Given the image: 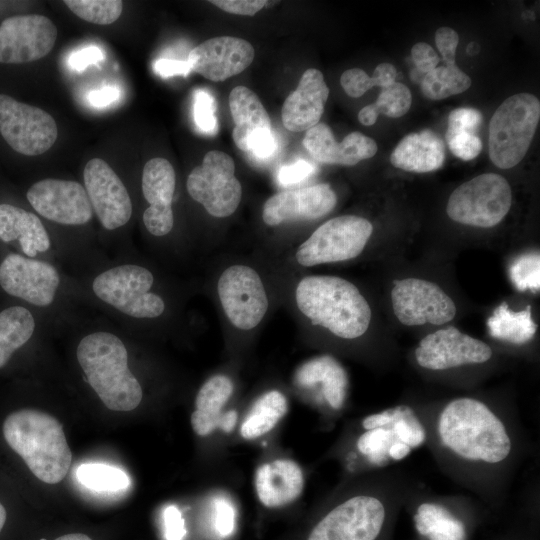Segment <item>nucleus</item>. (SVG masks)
I'll return each instance as SVG.
<instances>
[{
    "label": "nucleus",
    "instance_id": "nucleus-1",
    "mask_svg": "<svg viewBox=\"0 0 540 540\" xmlns=\"http://www.w3.org/2000/svg\"><path fill=\"white\" fill-rule=\"evenodd\" d=\"M415 411L425 428V444L450 478L485 499L506 494L523 454L513 413L471 396L453 398L433 411Z\"/></svg>",
    "mask_w": 540,
    "mask_h": 540
},
{
    "label": "nucleus",
    "instance_id": "nucleus-2",
    "mask_svg": "<svg viewBox=\"0 0 540 540\" xmlns=\"http://www.w3.org/2000/svg\"><path fill=\"white\" fill-rule=\"evenodd\" d=\"M415 490L405 474L388 468L378 470L364 489L329 510L307 540H377L393 508Z\"/></svg>",
    "mask_w": 540,
    "mask_h": 540
},
{
    "label": "nucleus",
    "instance_id": "nucleus-3",
    "mask_svg": "<svg viewBox=\"0 0 540 540\" xmlns=\"http://www.w3.org/2000/svg\"><path fill=\"white\" fill-rule=\"evenodd\" d=\"M76 358L90 387L113 411H132L141 403L143 392L128 366V351L114 333L93 331L81 338Z\"/></svg>",
    "mask_w": 540,
    "mask_h": 540
},
{
    "label": "nucleus",
    "instance_id": "nucleus-4",
    "mask_svg": "<svg viewBox=\"0 0 540 540\" xmlns=\"http://www.w3.org/2000/svg\"><path fill=\"white\" fill-rule=\"evenodd\" d=\"M3 435L42 482L57 484L67 475L72 453L62 425L54 416L36 409L17 410L5 419Z\"/></svg>",
    "mask_w": 540,
    "mask_h": 540
},
{
    "label": "nucleus",
    "instance_id": "nucleus-5",
    "mask_svg": "<svg viewBox=\"0 0 540 540\" xmlns=\"http://www.w3.org/2000/svg\"><path fill=\"white\" fill-rule=\"evenodd\" d=\"M298 309L313 325L343 339H356L368 329L371 309L351 282L328 275L304 277L295 290Z\"/></svg>",
    "mask_w": 540,
    "mask_h": 540
},
{
    "label": "nucleus",
    "instance_id": "nucleus-6",
    "mask_svg": "<svg viewBox=\"0 0 540 540\" xmlns=\"http://www.w3.org/2000/svg\"><path fill=\"white\" fill-rule=\"evenodd\" d=\"M361 427L363 431L355 441L356 451L376 471L402 461L426 442L422 421L415 409L406 404L365 416Z\"/></svg>",
    "mask_w": 540,
    "mask_h": 540
},
{
    "label": "nucleus",
    "instance_id": "nucleus-7",
    "mask_svg": "<svg viewBox=\"0 0 540 540\" xmlns=\"http://www.w3.org/2000/svg\"><path fill=\"white\" fill-rule=\"evenodd\" d=\"M540 119V102L522 92L505 99L489 123L488 152L500 169L516 166L526 155Z\"/></svg>",
    "mask_w": 540,
    "mask_h": 540
},
{
    "label": "nucleus",
    "instance_id": "nucleus-8",
    "mask_svg": "<svg viewBox=\"0 0 540 540\" xmlns=\"http://www.w3.org/2000/svg\"><path fill=\"white\" fill-rule=\"evenodd\" d=\"M152 272L137 264L108 268L92 281L94 295L119 313L134 319H153L165 311L163 298L151 291Z\"/></svg>",
    "mask_w": 540,
    "mask_h": 540
},
{
    "label": "nucleus",
    "instance_id": "nucleus-9",
    "mask_svg": "<svg viewBox=\"0 0 540 540\" xmlns=\"http://www.w3.org/2000/svg\"><path fill=\"white\" fill-rule=\"evenodd\" d=\"M512 191L499 174L484 173L458 186L447 202V214L455 222L489 228L510 210Z\"/></svg>",
    "mask_w": 540,
    "mask_h": 540
},
{
    "label": "nucleus",
    "instance_id": "nucleus-10",
    "mask_svg": "<svg viewBox=\"0 0 540 540\" xmlns=\"http://www.w3.org/2000/svg\"><path fill=\"white\" fill-rule=\"evenodd\" d=\"M373 226L370 221L355 215L332 218L319 226L295 253L296 261L304 267L353 259L365 248Z\"/></svg>",
    "mask_w": 540,
    "mask_h": 540
},
{
    "label": "nucleus",
    "instance_id": "nucleus-11",
    "mask_svg": "<svg viewBox=\"0 0 540 540\" xmlns=\"http://www.w3.org/2000/svg\"><path fill=\"white\" fill-rule=\"evenodd\" d=\"M186 187L191 198L217 218L232 215L242 198L235 163L230 155L219 150L205 154L202 164L188 175Z\"/></svg>",
    "mask_w": 540,
    "mask_h": 540
},
{
    "label": "nucleus",
    "instance_id": "nucleus-12",
    "mask_svg": "<svg viewBox=\"0 0 540 540\" xmlns=\"http://www.w3.org/2000/svg\"><path fill=\"white\" fill-rule=\"evenodd\" d=\"M0 133L14 151L37 156L53 146L58 128L43 109L0 94Z\"/></svg>",
    "mask_w": 540,
    "mask_h": 540
},
{
    "label": "nucleus",
    "instance_id": "nucleus-13",
    "mask_svg": "<svg viewBox=\"0 0 540 540\" xmlns=\"http://www.w3.org/2000/svg\"><path fill=\"white\" fill-rule=\"evenodd\" d=\"M218 296L228 320L240 330H251L264 318L269 301L257 271L246 265L225 269L217 284Z\"/></svg>",
    "mask_w": 540,
    "mask_h": 540
},
{
    "label": "nucleus",
    "instance_id": "nucleus-14",
    "mask_svg": "<svg viewBox=\"0 0 540 540\" xmlns=\"http://www.w3.org/2000/svg\"><path fill=\"white\" fill-rule=\"evenodd\" d=\"M392 307L404 325H443L456 315L454 301L435 283L419 279L395 280Z\"/></svg>",
    "mask_w": 540,
    "mask_h": 540
},
{
    "label": "nucleus",
    "instance_id": "nucleus-15",
    "mask_svg": "<svg viewBox=\"0 0 540 540\" xmlns=\"http://www.w3.org/2000/svg\"><path fill=\"white\" fill-rule=\"evenodd\" d=\"M60 282L57 268L46 261L10 253L0 263L1 288L37 307L54 302Z\"/></svg>",
    "mask_w": 540,
    "mask_h": 540
},
{
    "label": "nucleus",
    "instance_id": "nucleus-16",
    "mask_svg": "<svg viewBox=\"0 0 540 540\" xmlns=\"http://www.w3.org/2000/svg\"><path fill=\"white\" fill-rule=\"evenodd\" d=\"M485 342L450 326L425 336L414 351L417 364L430 371H445L483 364L492 357Z\"/></svg>",
    "mask_w": 540,
    "mask_h": 540
},
{
    "label": "nucleus",
    "instance_id": "nucleus-17",
    "mask_svg": "<svg viewBox=\"0 0 540 540\" xmlns=\"http://www.w3.org/2000/svg\"><path fill=\"white\" fill-rule=\"evenodd\" d=\"M58 31L48 17L16 15L0 24V63L21 64L39 60L53 48Z\"/></svg>",
    "mask_w": 540,
    "mask_h": 540
},
{
    "label": "nucleus",
    "instance_id": "nucleus-18",
    "mask_svg": "<svg viewBox=\"0 0 540 540\" xmlns=\"http://www.w3.org/2000/svg\"><path fill=\"white\" fill-rule=\"evenodd\" d=\"M27 199L39 215L61 225H84L93 215L84 186L72 180L37 181L28 189Z\"/></svg>",
    "mask_w": 540,
    "mask_h": 540
},
{
    "label": "nucleus",
    "instance_id": "nucleus-19",
    "mask_svg": "<svg viewBox=\"0 0 540 540\" xmlns=\"http://www.w3.org/2000/svg\"><path fill=\"white\" fill-rule=\"evenodd\" d=\"M83 179L93 212L101 225L107 230H115L127 224L132 215V201L111 166L103 159L92 158L84 167Z\"/></svg>",
    "mask_w": 540,
    "mask_h": 540
},
{
    "label": "nucleus",
    "instance_id": "nucleus-20",
    "mask_svg": "<svg viewBox=\"0 0 540 540\" xmlns=\"http://www.w3.org/2000/svg\"><path fill=\"white\" fill-rule=\"evenodd\" d=\"M253 46L234 36L210 38L188 55L190 69L214 82L224 81L244 71L254 60Z\"/></svg>",
    "mask_w": 540,
    "mask_h": 540
},
{
    "label": "nucleus",
    "instance_id": "nucleus-21",
    "mask_svg": "<svg viewBox=\"0 0 540 540\" xmlns=\"http://www.w3.org/2000/svg\"><path fill=\"white\" fill-rule=\"evenodd\" d=\"M336 202L335 192L325 183L284 190L266 200L262 219L268 226L297 219H318L328 214Z\"/></svg>",
    "mask_w": 540,
    "mask_h": 540
},
{
    "label": "nucleus",
    "instance_id": "nucleus-22",
    "mask_svg": "<svg viewBox=\"0 0 540 540\" xmlns=\"http://www.w3.org/2000/svg\"><path fill=\"white\" fill-rule=\"evenodd\" d=\"M302 143L315 160L325 164L353 166L377 152L376 142L360 132H351L337 143L331 128L325 123L308 129Z\"/></svg>",
    "mask_w": 540,
    "mask_h": 540
},
{
    "label": "nucleus",
    "instance_id": "nucleus-23",
    "mask_svg": "<svg viewBox=\"0 0 540 540\" xmlns=\"http://www.w3.org/2000/svg\"><path fill=\"white\" fill-rule=\"evenodd\" d=\"M329 96L323 74L315 68L307 69L297 88L285 99L281 116L286 129L292 132L307 131L319 123Z\"/></svg>",
    "mask_w": 540,
    "mask_h": 540
},
{
    "label": "nucleus",
    "instance_id": "nucleus-24",
    "mask_svg": "<svg viewBox=\"0 0 540 540\" xmlns=\"http://www.w3.org/2000/svg\"><path fill=\"white\" fill-rule=\"evenodd\" d=\"M254 484L257 497L265 507L280 508L301 495L304 474L296 461L281 458L259 466Z\"/></svg>",
    "mask_w": 540,
    "mask_h": 540
},
{
    "label": "nucleus",
    "instance_id": "nucleus-25",
    "mask_svg": "<svg viewBox=\"0 0 540 540\" xmlns=\"http://www.w3.org/2000/svg\"><path fill=\"white\" fill-rule=\"evenodd\" d=\"M233 382L225 375L209 378L199 389L195 398V410L191 414V426L198 436H208L216 428L230 432L237 420L235 411L221 413L233 393Z\"/></svg>",
    "mask_w": 540,
    "mask_h": 540
},
{
    "label": "nucleus",
    "instance_id": "nucleus-26",
    "mask_svg": "<svg viewBox=\"0 0 540 540\" xmlns=\"http://www.w3.org/2000/svg\"><path fill=\"white\" fill-rule=\"evenodd\" d=\"M295 383L303 388L321 385L322 399L335 411L344 406L348 376L342 365L332 356L323 355L303 363L295 373Z\"/></svg>",
    "mask_w": 540,
    "mask_h": 540
},
{
    "label": "nucleus",
    "instance_id": "nucleus-27",
    "mask_svg": "<svg viewBox=\"0 0 540 540\" xmlns=\"http://www.w3.org/2000/svg\"><path fill=\"white\" fill-rule=\"evenodd\" d=\"M444 160V142L430 129L406 135L390 156L394 167L415 173L437 170L442 167Z\"/></svg>",
    "mask_w": 540,
    "mask_h": 540
},
{
    "label": "nucleus",
    "instance_id": "nucleus-28",
    "mask_svg": "<svg viewBox=\"0 0 540 540\" xmlns=\"http://www.w3.org/2000/svg\"><path fill=\"white\" fill-rule=\"evenodd\" d=\"M0 240L6 243L18 240L29 258L51 247L50 236L40 218L11 204H0Z\"/></svg>",
    "mask_w": 540,
    "mask_h": 540
},
{
    "label": "nucleus",
    "instance_id": "nucleus-29",
    "mask_svg": "<svg viewBox=\"0 0 540 540\" xmlns=\"http://www.w3.org/2000/svg\"><path fill=\"white\" fill-rule=\"evenodd\" d=\"M229 107L235 124L232 137L240 150L247 151L248 141L255 134L272 130L266 109L246 86L239 85L231 90Z\"/></svg>",
    "mask_w": 540,
    "mask_h": 540
},
{
    "label": "nucleus",
    "instance_id": "nucleus-30",
    "mask_svg": "<svg viewBox=\"0 0 540 540\" xmlns=\"http://www.w3.org/2000/svg\"><path fill=\"white\" fill-rule=\"evenodd\" d=\"M416 531L428 540H466V526L444 499L426 498L413 515Z\"/></svg>",
    "mask_w": 540,
    "mask_h": 540
},
{
    "label": "nucleus",
    "instance_id": "nucleus-31",
    "mask_svg": "<svg viewBox=\"0 0 540 540\" xmlns=\"http://www.w3.org/2000/svg\"><path fill=\"white\" fill-rule=\"evenodd\" d=\"M176 175L172 164L165 158L150 159L143 168L142 193L149 208L172 210Z\"/></svg>",
    "mask_w": 540,
    "mask_h": 540
},
{
    "label": "nucleus",
    "instance_id": "nucleus-32",
    "mask_svg": "<svg viewBox=\"0 0 540 540\" xmlns=\"http://www.w3.org/2000/svg\"><path fill=\"white\" fill-rule=\"evenodd\" d=\"M288 402L278 390L261 395L253 404L240 427V434L246 440L257 439L271 431L286 415Z\"/></svg>",
    "mask_w": 540,
    "mask_h": 540
},
{
    "label": "nucleus",
    "instance_id": "nucleus-33",
    "mask_svg": "<svg viewBox=\"0 0 540 540\" xmlns=\"http://www.w3.org/2000/svg\"><path fill=\"white\" fill-rule=\"evenodd\" d=\"M35 327V318L26 307L12 306L0 311V368L31 339Z\"/></svg>",
    "mask_w": 540,
    "mask_h": 540
},
{
    "label": "nucleus",
    "instance_id": "nucleus-34",
    "mask_svg": "<svg viewBox=\"0 0 540 540\" xmlns=\"http://www.w3.org/2000/svg\"><path fill=\"white\" fill-rule=\"evenodd\" d=\"M487 328L489 335L495 339L522 345L534 337L537 324L532 319L530 306L514 312L506 302H502L488 318Z\"/></svg>",
    "mask_w": 540,
    "mask_h": 540
},
{
    "label": "nucleus",
    "instance_id": "nucleus-35",
    "mask_svg": "<svg viewBox=\"0 0 540 540\" xmlns=\"http://www.w3.org/2000/svg\"><path fill=\"white\" fill-rule=\"evenodd\" d=\"M470 86V77L456 65L438 66L421 80V91L431 100H442L460 94Z\"/></svg>",
    "mask_w": 540,
    "mask_h": 540
},
{
    "label": "nucleus",
    "instance_id": "nucleus-36",
    "mask_svg": "<svg viewBox=\"0 0 540 540\" xmlns=\"http://www.w3.org/2000/svg\"><path fill=\"white\" fill-rule=\"evenodd\" d=\"M78 481L89 489L115 492L127 488L130 480L121 469L102 463L81 464L76 471Z\"/></svg>",
    "mask_w": 540,
    "mask_h": 540
},
{
    "label": "nucleus",
    "instance_id": "nucleus-37",
    "mask_svg": "<svg viewBox=\"0 0 540 540\" xmlns=\"http://www.w3.org/2000/svg\"><path fill=\"white\" fill-rule=\"evenodd\" d=\"M64 3L79 18L97 25L115 22L123 10L120 0H66Z\"/></svg>",
    "mask_w": 540,
    "mask_h": 540
},
{
    "label": "nucleus",
    "instance_id": "nucleus-38",
    "mask_svg": "<svg viewBox=\"0 0 540 540\" xmlns=\"http://www.w3.org/2000/svg\"><path fill=\"white\" fill-rule=\"evenodd\" d=\"M411 103L412 96L408 87L395 82L383 88L377 100L370 106L377 115L384 114L390 118H399L408 112Z\"/></svg>",
    "mask_w": 540,
    "mask_h": 540
},
{
    "label": "nucleus",
    "instance_id": "nucleus-39",
    "mask_svg": "<svg viewBox=\"0 0 540 540\" xmlns=\"http://www.w3.org/2000/svg\"><path fill=\"white\" fill-rule=\"evenodd\" d=\"M510 279L519 291L540 289V255L538 252L527 253L513 261L509 268Z\"/></svg>",
    "mask_w": 540,
    "mask_h": 540
},
{
    "label": "nucleus",
    "instance_id": "nucleus-40",
    "mask_svg": "<svg viewBox=\"0 0 540 540\" xmlns=\"http://www.w3.org/2000/svg\"><path fill=\"white\" fill-rule=\"evenodd\" d=\"M445 138L452 154L465 161L476 158L482 150L481 139L475 133L447 128Z\"/></svg>",
    "mask_w": 540,
    "mask_h": 540
},
{
    "label": "nucleus",
    "instance_id": "nucleus-41",
    "mask_svg": "<svg viewBox=\"0 0 540 540\" xmlns=\"http://www.w3.org/2000/svg\"><path fill=\"white\" fill-rule=\"evenodd\" d=\"M216 102L213 96L206 90L199 89L194 94V120L197 128L207 134L217 130L215 115Z\"/></svg>",
    "mask_w": 540,
    "mask_h": 540
},
{
    "label": "nucleus",
    "instance_id": "nucleus-42",
    "mask_svg": "<svg viewBox=\"0 0 540 540\" xmlns=\"http://www.w3.org/2000/svg\"><path fill=\"white\" fill-rule=\"evenodd\" d=\"M340 83L347 95L353 98L362 96L365 92L380 83L375 74L371 77L360 68H351L344 71L340 78Z\"/></svg>",
    "mask_w": 540,
    "mask_h": 540
},
{
    "label": "nucleus",
    "instance_id": "nucleus-43",
    "mask_svg": "<svg viewBox=\"0 0 540 540\" xmlns=\"http://www.w3.org/2000/svg\"><path fill=\"white\" fill-rule=\"evenodd\" d=\"M482 122L479 110L470 107L454 109L448 116V128L475 133Z\"/></svg>",
    "mask_w": 540,
    "mask_h": 540
},
{
    "label": "nucleus",
    "instance_id": "nucleus-44",
    "mask_svg": "<svg viewBox=\"0 0 540 540\" xmlns=\"http://www.w3.org/2000/svg\"><path fill=\"white\" fill-rule=\"evenodd\" d=\"M316 171V167L306 161L298 160L295 163L280 167L277 180L282 186H289L304 181Z\"/></svg>",
    "mask_w": 540,
    "mask_h": 540
},
{
    "label": "nucleus",
    "instance_id": "nucleus-45",
    "mask_svg": "<svg viewBox=\"0 0 540 540\" xmlns=\"http://www.w3.org/2000/svg\"><path fill=\"white\" fill-rule=\"evenodd\" d=\"M214 526L221 536H228L234 528L235 510L226 498L218 497L214 501Z\"/></svg>",
    "mask_w": 540,
    "mask_h": 540
},
{
    "label": "nucleus",
    "instance_id": "nucleus-46",
    "mask_svg": "<svg viewBox=\"0 0 540 540\" xmlns=\"http://www.w3.org/2000/svg\"><path fill=\"white\" fill-rule=\"evenodd\" d=\"M458 42L459 36L452 28L440 27L437 29L435 43L446 65H455Z\"/></svg>",
    "mask_w": 540,
    "mask_h": 540
},
{
    "label": "nucleus",
    "instance_id": "nucleus-47",
    "mask_svg": "<svg viewBox=\"0 0 540 540\" xmlns=\"http://www.w3.org/2000/svg\"><path fill=\"white\" fill-rule=\"evenodd\" d=\"M277 147L272 130L264 131L252 136L247 144V151L255 158L265 160L270 158Z\"/></svg>",
    "mask_w": 540,
    "mask_h": 540
},
{
    "label": "nucleus",
    "instance_id": "nucleus-48",
    "mask_svg": "<svg viewBox=\"0 0 540 540\" xmlns=\"http://www.w3.org/2000/svg\"><path fill=\"white\" fill-rule=\"evenodd\" d=\"M411 56L419 73L425 75L437 67L439 56L425 42L416 43L411 49Z\"/></svg>",
    "mask_w": 540,
    "mask_h": 540
},
{
    "label": "nucleus",
    "instance_id": "nucleus-49",
    "mask_svg": "<svg viewBox=\"0 0 540 540\" xmlns=\"http://www.w3.org/2000/svg\"><path fill=\"white\" fill-rule=\"evenodd\" d=\"M213 5L221 10L237 15L253 16L261 10L267 1L264 0H212Z\"/></svg>",
    "mask_w": 540,
    "mask_h": 540
},
{
    "label": "nucleus",
    "instance_id": "nucleus-50",
    "mask_svg": "<svg viewBox=\"0 0 540 540\" xmlns=\"http://www.w3.org/2000/svg\"><path fill=\"white\" fill-rule=\"evenodd\" d=\"M165 538L167 540H182L186 530L184 520L179 509L174 506H168L164 511Z\"/></svg>",
    "mask_w": 540,
    "mask_h": 540
},
{
    "label": "nucleus",
    "instance_id": "nucleus-51",
    "mask_svg": "<svg viewBox=\"0 0 540 540\" xmlns=\"http://www.w3.org/2000/svg\"><path fill=\"white\" fill-rule=\"evenodd\" d=\"M103 60V53L97 46H88L69 56L68 63L72 69L82 71L88 65L96 64Z\"/></svg>",
    "mask_w": 540,
    "mask_h": 540
},
{
    "label": "nucleus",
    "instance_id": "nucleus-52",
    "mask_svg": "<svg viewBox=\"0 0 540 540\" xmlns=\"http://www.w3.org/2000/svg\"><path fill=\"white\" fill-rule=\"evenodd\" d=\"M155 72L163 77H171L175 75L186 76L191 72L190 65L187 60L159 59L154 63Z\"/></svg>",
    "mask_w": 540,
    "mask_h": 540
},
{
    "label": "nucleus",
    "instance_id": "nucleus-53",
    "mask_svg": "<svg viewBox=\"0 0 540 540\" xmlns=\"http://www.w3.org/2000/svg\"><path fill=\"white\" fill-rule=\"evenodd\" d=\"M119 92L115 87H104L100 90L92 91L88 100L94 107H105L118 98Z\"/></svg>",
    "mask_w": 540,
    "mask_h": 540
},
{
    "label": "nucleus",
    "instance_id": "nucleus-54",
    "mask_svg": "<svg viewBox=\"0 0 540 540\" xmlns=\"http://www.w3.org/2000/svg\"><path fill=\"white\" fill-rule=\"evenodd\" d=\"M55 540H92L89 536L81 533H72V534H66L62 535Z\"/></svg>",
    "mask_w": 540,
    "mask_h": 540
},
{
    "label": "nucleus",
    "instance_id": "nucleus-55",
    "mask_svg": "<svg viewBox=\"0 0 540 540\" xmlns=\"http://www.w3.org/2000/svg\"><path fill=\"white\" fill-rule=\"evenodd\" d=\"M5 522H6V510L4 506L0 503V532L3 529Z\"/></svg>",
    "mask_w": 540,
    "mask_h": 540
}]
</instances>
